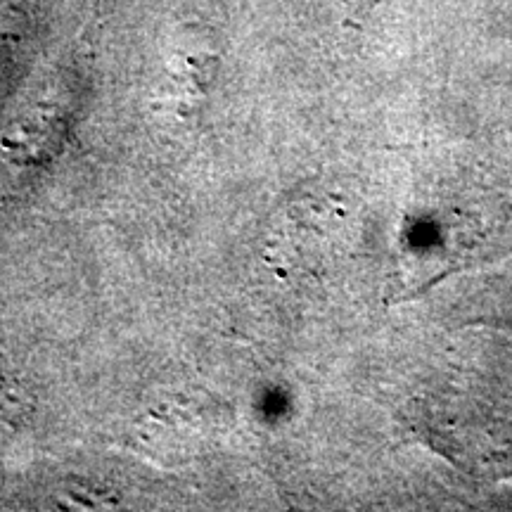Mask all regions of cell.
I'll return each instance as SVG.
<instances>
[{
	"mask_svg": "<svg viewBox=\"0 0 512 512\" xmlns=\"http://www.w3.org/2000/svg\"><path fill=\"white\" fill-rule=\"evenodd\" d=\"M413 425L434 451L479 482L512 479L510 418L453 396L415 408Z\"/></svg>",
	"mask_w": 512,
	"mask_h": 512,
	"instance_id": "cell-1",
	"label": "cell"
},
{
	"mask_svg": "<svg viewBox=\"0 0 512 512\" xmlns=\"http://www.w3.org/2000/svg\"><path fill=\"white\" fill-rule=\"evenodd\" d=\"M347 214L335 197L304 195L285 204L268 230L266 254L283 273H318L335 261Z\"/></svg>",
	"mask_w": 512,
	"mask_h": 512,
	"instance_id": "cell-2",
	"label": "cell"
}]
</instances>
